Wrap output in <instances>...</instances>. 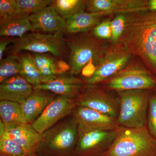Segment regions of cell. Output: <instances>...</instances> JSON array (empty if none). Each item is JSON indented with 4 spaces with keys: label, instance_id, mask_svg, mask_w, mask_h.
<instances>
[{
    "label": "cell",
    "instance_id": "obj_1",
    "mask_svg": "<svg viewBox=\"0 0 156 156\" xmlns=\"http://www.w3.org/2000/svg\"><path fill=\"white\" fill-rule=\"evenodd\" d=\"M125 14L126 29L119 43L156 73V11L146 9Z\"/></svg>",
    "mask_w": 156,
    "mask_h": 156
},
{
    "label": "cell",
    "instance_id": "obj_2",
    "mask_svg": "<svg viewBox=\"0 0 156 156\" xmlns=\"http://www.w3.org/2000/svg\"><path fill=\"white\" fill-rule=\"evenodd\" d=\"M65 42L69 50L70 73L75 76L83 73L88 67L91 76L109 48L105 41L96 38L92 34H83Z\"/></svg>",
    "mask_w": 156,
    "mask_h": 156
},
{
    "label": "cell",
    "instance_id": "obj_3",
    "mask_svg": "<svg viewBox=\"0 0 156 156\" xmlns=\"http://www.w3.org/2000/svg\"><path fill=\"white\" fill-rule=\"evenodd\" d=\"M79 136L72 115L42 134L37 153L40 156H74Z\"/></svg>",
    "mask_w": 156,
    "mask_h": 156
},
{
    "label": "cell",
    "instance_id": "obj_4",
    "mask_svg": "<svg viewBox=\"0 0 156 156\" xmlns=\"http://www.w3.org/2000/svg\"><path fill=\"white\" fill-rule=\"evenodd\" d=\"M103 156H156V140L147 127L119 126L114 141Z\"/></svg>",
    "mask_w": 156,
    "mask_h": 156
},
{
    "label": "cell",
    "instance_id": "obj_5",
    "mask_svg": "<svg viewBox=\"0 0 156 156\" xmlns=\"http://www.w3.org/2000/svg\"><path fill=\"white\" fill-rule=\"evenodd\" d=\"M151 90H135L118 92L120 109L118 126L139 128L147 127Z\"/></svg>",
    "mask_w": 156,
    "mask_h": 156
},
{
    "label": "cell",
    "instance_id": "obj_6",
    "mask_svg": "<svg viewBox=\"0 0 156 156\" xmlns=\"http://www.w3.org/2000/svg\"><path fill=\"white\" fill-rule=\"evenodd\" d=\"M66 42L62 34L31 33L14 40L11 54H19L28 50L37 54L49 53L58 57H62L66 50Z\"/></svg>",
    "mask_w": 156,
    "mask_h": 156
},
{
    "label": "cell",
    "instance_id": "obj_7",
    "mask_svg": "<svg viewBox=\"0 0 156 156\" xmlns=\"http://www.w3.org/2000/svg\"><path fill=\"white\" fill-rule=\"evenodd\" d=\"M103 83L104 88L118 92L156 88V80L145 69L138 66L126 67Z\"/></svg>",
    "mask_w": 156,
    "mask_h": 156
},
{
    "label": "cell",
    "instance_id": "obj_8",
    "mask_svg": "<svg viewBox=\"0 0 156 156\" xmlns=\"http://www.w3.org/2000/svg\"><path fill=\"white\" fill-rule=\"evenodd\" d=\"M131 55L120 43L109 47L105 55L91 76L84 78L87 85L102 83L125 69Z\"/></svg>",
    "mask_w": 156,
    "mask_h": 156
},
{
    "label": "cell",
    "instance_id": "obj_9",
    "mask_svg": "<svg viewBox=\"0 0 156 156\" xmlns=\"http://www.w3.org/2000/svg\"><path fill=\"white\" fill-rule=\"evenodd\" d=\"M77 105L95 110L117 119L119 113L118 97L108 93L98 85H87L80 96L75 99Z\"/></svg>",
    "mask_w": 156,
    "mask_h": 156
},
{
    "label": "cell",
    "instance_id": "obj_10",
    "mask_svg": "<svg viewBox=\"0 0 156 156\" xmlns=\"http://www.w3.org/2000/svg\"><path fill=\"white\" fill-rule=\"evenodd\" d=\"M117 129L79 134L74 156H103L114 141Z\"/></svg>",
    "mask_w": 156,
    "mask_h": 156
},
{
    "label": "cell",
    "instance_id": "obj_11",
    "mask_svg": "<svg viewBox=\"0 0 156 156\" xmlns=\"http://www.w3.org/2000/svg\"><path fill=\"white\" fill-rule=\"evenodd\" d=\"M76 105L75 99L57 95L31 125L42 134L62 119L72 114Z\"/></svg>",
    "mask_w": 156,
    "mask_h": 156
},
{
    "label": "cell",
    "instance_id": "obj_12",
    "mask_svg": "<svg viewBox=\"0 0 156 156\" xmlns=\"http://www.w3.org/2000/svg\"><path fill=\"white\" fill-rule=\"evenodd\" d=\"M72 115L77 124L79 134L92 131L116 129V119L86 107L76 105Z\"/></svg>",
    "mask_w": 156,
    "mask_h": 156
},
{
    "label": "cell",
    "instance_id": "obj_13",
    "mask_svg": "<svg viewBox=\"0 0 156 156\" xmlns=\"http://www.w3.org/2000/svg\"><path fill=\"white\" fill-rule=\"evenodd\" d=\"M87 86L84 79L77 77L70 73L57 76L55 80L47 83H42L34 89L47 90L57 95L75 99Z\"/></svg>",
    "mask_w": 156,
    "mask_h": 156
},
{
    "label": "cell",
    "instance_id": "obj_14",
    "mask_svg": "<svg viewBox=\"0 0 156 156\" xmlns=\"http://www.w3.org/2000/svg\"><path fill=\"white\" fill-rule=\"evenodd\" d=\"M145 0H89L87 1L88 12L112 11L117 14L130 13L147 9Z\"/></svg>",
    "mask_w": 156,
    "mask_h": 156
},
{
    "label": "cell",
    "instance_id": "obj_15",
    "mask_svg": "<svg viewBox=\"0 0 156 156\" xmlns=\"http://www.w3.org/2000/svg\"><path fill=\"white\" fill-rule=\"evenodd\" d=\"M34 30L51 34L64 33L66 20L50 5L41 11L29 16Z\"/></svg>",
    "mask_w": 156,
    "mask_h": 156
},
{
    "label": "cell",
    "instance_id": "obj_16",
    "mask_svg": "<svg viewBox=\"0 0 156 156\" xmlns=\"http://www.w3.org/2000/svg\"><path fill=\"white\" fill-rule=\"evenodd\" d=\"M34 87L20 75L7 79L0 85V100L22 104L32 93Z\"/></svg>",
    "mask_w": 156,
    "mask_h": 156
},
{
    "label": "cell",
    "instance_id": "obj_17",
    "mask_svg": "<svg viewBox=\"0 0 156 156\" xmlns=\"http://www.w3.org/2000/svg\"><path fill=\"white\" fill-rule=\"evenodd\" d=\"M4 135L20 146L28 155L37 153L42 134L38 132L31 124L23 123L6 130Z\"/></svg>",
    "mask_w": 156,
    "mask_h": 156
},
{
    "label": "cell",
    "instance_id": "obj_18",
    "mask_svg": "<svg viewBox=\"0 0 156 156\" xmlns=\"http://www.w3.org/2000/svg\"><path fill=\"white\" fill-rule=\"evenodd\" d=\"M56 96L50 91L34 89L30 96L21 104L25 123L33 122Z\"/></svg>",
    "mask_w": 156,
    "mask_h": 156
},
{
    "label": "cell",
    "instance_id": "obj_19",
    "mask_svg": "<svg viewBox=\"0 0 156 156\" xmlns=\"http://www.w3.org/2000/svg\"><path fill=\"white\" fill-rule=\"evenodd\" d=\"M113 14L115 13L112 11H84L79 13L66 20L64 33L73 34L87 32L99 24L103 16Z\"/></svg>",
    "mask_w": 156,
    "mask_h": 156
},
{
    "label": "cell",
    "instance_id": "obj_20",
    "mask_svg": "<svg viewBox=\"0 0 156 156\" xmlns=\"http://www.w3.org/2000/svg\"><path fill=\"white\" fill-rule=\"evenodd\" d=\"M29 16L28 14L16 13L11 17L0 20V36L20 38L28 32L34 30Z\"/></svg>",
    "mask_w": 156,
    "mask_h": 156
},
{
    "label": "cell",
    "instance_id": "obj_21",
    "mask_svg": "<svg viewBox=\"0 0 156 156\" xmlns=\"http://www.w3.org/2000/svg\"><path fill=\"white\" fill-rule=\"evenodd\" d=\"M0 116L1 121L5 125L6 131L26 123L21 104L17 102L1 101Z\"/></svg>",
    "mask_w": 156,
    "mask_h": 156
},
{
    "label": "cell",
    "instance_id": "obj_22",
    "mask_svg": "<svg viewBox=\"0 0 156 156\" xmlns=\"http://www.w3.org/2000/svg\"><path fill=\"white\" fill-rule=\"evenodd\" d=\"M21 70L20 75L34 87L42 83L41 78L32 55L29 53L17 54Z\"/></svg>",
    "mask_w": 156,
    "mask_h": 156
},
{
    "label": "cell",
    "instance_id": "obj_23",
    "mask_svg": "<svg viewBox=\"0 0 156 156\" xmlns=\"http://www.w3.org/2000/svg\"><path fill=\"white\" fill-rule=\"evenodd\" d=\"M87 1L54 0L51 5L65 20L76 14L84 12L87 9Z\"/></svg>",
    "mask_w": 156,
    "mask_h": 156
},
{
    "label": "cell",
    "instance_id": "obj_24",
    "mask_svg": "<svg viewBox=\"0 0 156 156\" xmlns=\"http://www.w3.org/2000/svg\"><path fill=\"white\" fill-rule=\"evenodd\" d=\"M32 56L40 72L42 83H49L55 80L57 74L54 59L44 54L35 53Z\"/></svg>",
    "mask_w": 156,
    "mask_h": 156
},
{
    "label": "cell",
    "instance_id": "obj_25",
    "mask_svg": "<svg viewBox=\"0 0 156 156\" xmlns=\"http://www.w3.org/2000/svg\"><path fill=\"white\" fill-rule=\"evenodd\" d=\"M21 66L17 54H11L0 61V83L20 75Z\"/></svg>",
    "mask_w": 156,
    "mask_h": 156
},
{
    "label": "cell",
    "instance_id": "obj_26",
    "mask_svg": "<svg viewBox=\"0 0 156 156\" xmlns=\"http://www.w3.org/2000/svg\"><path fill=\"white\" fill-rule=\"evenodd\" d=\"M52 0H16L18 14H34L51 5Z\"/></svg>",
    "mask_w": 156,
    "mask_h": 156
},
{
    "label": "cell",
    "instance_id": "obj_27",
    "mask_svg": "<svg viewBox=\"0 0 156 156\" xmlns=\"http://www.w3.org/2000/svg\"><path fill=\"white\" fill-rule=\"evenodd\" d=\"M27 154L17 143L5 135L0 137V156H26Z\"/></svg>",
    "mask_w": 156,
    "mask_h": 156
},
{
    "label": "cell",
    "instance_id": "obj_28",
    "mask_svg": "<svg viewBox=\"0 0 156 156\" xmlns=\"http://www.w3.org/2000/svg\"><path fill=\"white\" fill-rule=\"evenodd\" d=\"M126 27V14L121 13L117 14L111 21L112 40L115 44L119 43L122 37Z\"/></svg>",
    "mask_w": 156,
    "mask_h": 156
},
{
    "label": "cell",
    "instance_id": "obj_29",
    "mask_svg": "<svg viewBox=\"0 0 156 156\" xmlns=\"http://www.w3.org/2000/svg\"><path fill=\"white\" fill-rule=\"evenodd\" d=\"M147 128L156 140V92L151 93L148 108Z\"/></svg>",
    "mask_w": 156,
    "mask_h": 156
},
{
    "label": "cell",
    "instance_id": "obj_30",
    "mask_svg": "<svg viewBox=\"0 0 156 156\" xmlns=\"http://www.w3.org/2000/svg\"><path fill=\"white\" fill-rule=\"evenodd\" d=\"M111 21L109 19H107L99 23L93 28V36L96 38L103 41L112 39Z\"/></svg>",
    "mask_w": 156,
    "mask_h": 156
},
{
    "label": "cell",
    "instance_id": "obj_31",
    "mask_svg": "<svg viewBox=\"0 0 156 156\" xmlns=\"http://www.w3.org/2000/svg\"><path fill=\"white\" fill-rule=\"evenodd\" d=\"M16 0L0 1V20L5 19L16 13Z\"/></svg>",
    "mask_w": 156,
    "mask_h": 156
},
{
    "label": "cell",
    "instance_id": "obj_32",
    "mask_svg": "<svg viewBox=\"0 0 156 156\" xmlns=\"http://www.w3.org/2000/svg\"><path fill=\"white\" fill-rule=\"evenodd\" d=\"M56 66L57 76L66 73L69 71H70L71 68L69 65L68 64L62 59H59L56 61Z\"/></svg>",
    "mask_w": 156,
    "mask_h": 156
},
{
    "label": "cell",
    "instance_id": "obj_33",
    "mask_svg": "<svg viewBox=\"0 0 156 156\" xmlns=\"http://www.w3.org/2000/svg\"><path fill=\"white\" fill-rule=\"evenodd\" d=\"M13 41H14L8 38H5L1 40L0 42V60L1 61L2 59L3 54L5 50H6L7 46L11 42L13 43Z\"/></svg>",
    "mask_w": 156,
    "mask_h": 156
},
{
    "label": "cell",
    "instance_id": "obj_34",
    "mask_svg": "<svg viewBox=\"0 0 156 156\" xmlns=\"http://www.w3.org/2000/svg\"><path fill=\"white\" fill-rule=\"evenodd\" d=\"M147 7L149 11H156V0L148 1Z\"/></svg>",
    "mask_w": 156,
    "mask_h": 156
},
{
    "label": "cell",
    "instance_id": "obj_35",
    "mask_svg": "<svg viewBox=\"0 0 156 156\" xmlns=\"http://www.w3.org/2000/svg\"><path fill=\"white\" fill-rule=\"evenodd\" d=\"M26 156H40L38 154H37L36 153V154H31L27 155H26Z\"/></svg>",
    "mask_w": 156,
    "mask_h": 156
}]
</instances>
